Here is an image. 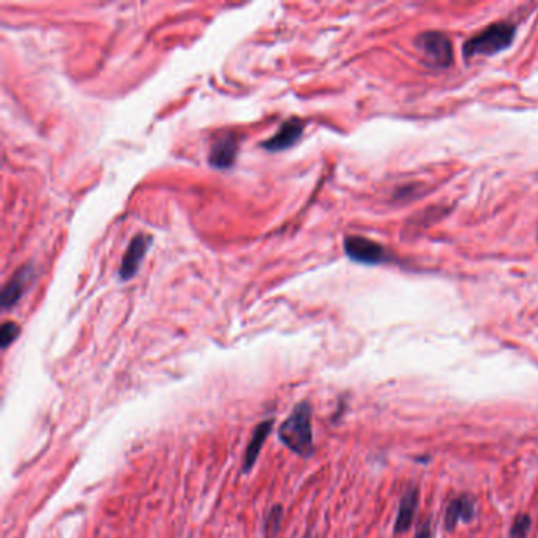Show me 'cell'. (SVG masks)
<instances>
[{"label": "cell", "mask_w": 538, "mask_h": 538, "mask_svg": "<svg viewBox=\"0 0 538 538\" xmlns=\"http://www.w3.org/2000/svg\"><path fill=\"white\" fill-rule=\"evenodd\" d=\"M417 46L429 64L445 68L453 62V46L450 38L440 32H424L417 38Z\"/></svg>", "instance_id": "3"}, {"label": "cell", "mask_w": 538, "mask_h": 538, "mask_svg": "<svg viewBox=\"0 0 538 538\" xmlns=\"http://www.w3.org/2000/svg\"><path fill=\"white\" fill-rule=\"evenodd\" d=\"M530 518L528 514H518L514 518L512 528H510L508 538H528V534L530 530Z\"/></svg>", "instance_id": "13"}, {"label": "cell", "mask_w": 538, "mask_h": 538, "mask_svg": "<svg viewBox=\"0 0 538 538\" xmlns=\"http://www.w3.org/2000/svg\"><path fill=\"white\" fill-rule=\"evenodd\" d=\"M237 149H239V141L234 134H226L223 138L217 139L210 149V156L208 161L213 168L226 169L231 168L232 163L235 161Z\"/></svg>", "instance_id": "8"}, {"label": "cell", "mask_w": 538, "mask_h": 538, "mask_svg": "<svg viewBox=\"0 0 538 538\" xmlns=\"http://www.w3.org/2000/svg\"><path fill=\"white\" fill-rule=\"evenodd\" d=\"M283 519H285V507L281 503H275L264 519V538H276L281 529Z\"/></svg>", "instance_id": "12"}, {"label": "cell", "mask_w": 538, "mask_h": 538, "mask_svg": "<svg viewBox=\"0 0 538 538\" xmlns=\"http://www.w3.org/2000/svg\"><path fill=\"white\" fill-rule=\"evenodd\" d=\"M303 133V122L298 118H289L280 127L271 138L264 143V149L269 152H281L286 150L289 147H292L300 139V136Z\"/></svg>", "instance_id": "7"}, {"label": "cell", "mask_w": 538, "mask_h": 538, "mask_svg": "<svg viewBox=\"0 0 538 538\" xmlns=\"http://www.w3.org/2000/svg\"><path fill=\"white\" fill-rule=\"evenodd\" d=\"M475 512H477V508H475V501L471 496L464 494L453 499L445 512L447 530L455 529L458 521H466V523L472 521L475 518Z\"/></svg>", "instance_id": "9"}, {"label": "cell", "mask_w": 538, "mask_h": 538, "mask_svg": "<svg viewBox=\"0 0 538 538\" xmlns=\"http://www.w3.org/2000/svg\"><path fill=\"white\" fill-rule=\"evenodd\" d=\"M274 418H269V420H262L251 434L250 442L246 445L245 455H243V461H242V472L248 474L251 469L256 466V461L260 455V450H262V445L265 440H267L269 434L274 429Z\"/></svg>", "instance_id": "6"}, {"label": "cell", "mask_w": 538, "mask_h": 538, "mask_svg": "<svg viewBox=\"0 0 538 538\" xmlns=\"http://www.w3.org/2000/svg\"><path fill=\"white\" fill-rule=\"evenodd\" d=\"M344 251L355 262L375 265L381 264L387 258L384 246L370 239L359 235H349L344 240Z\"/></svg>", "instance_id": "4"}, {"label": "cell", "mask_w": 538, "mask_h": 538, "mask_svg": "<svg viewBox=\"0 0 538 538\" xmlns=\"http://www.w3.org/2000/svg\"><path fill=\"white\" fill-rule=\"evenodd\" d=\"M513 37L514 26L508 22H494L464 43V55L475 57V55H492L501 53L512 44Z\"/></svg>", "instance_id": "2"}, {"label": "cell", "mask_w": 538, "mask_h": 538, "mask_svg": "<svg viewBox=\"0 0 538 538\" xmlns=\"http://www.w3.org/2000/svg\"><path fill=\"white\" fill-rule=\"evenodd\" d=\"M150 237L145 234H138L129 243L125 254H123L122 264H120V278L122 280H129L132 276L138 271L141 260L144 259L147 250L150 246Z\"/></svg>", "instance_id": "5"}, {"label": "cell", "mask_w": 538, "mask_h": 538, "mask_svg": "<svg viewBox=\"0 0 538 538\" xmlns=\"http://www.w3.org/2000/svg\"><path fill=\"white\" fill-rule=\"evenodd\" d=\"M417 503H418V492L415 488H411L400 502L398 517H396V523H395V534H404V532L411 528L413 514H415V510H417Z\"/></svg>", "instance_id": "11"}, {"label": "cell", "mask_w": 538, "mask_h": 538, "mask_svg": "<svg viewBox=\"0 0 538 538\" xmlns=\"http://www.w3.org/2000/svg\"><path fill=\"white\" fill-rule=\"evenodd\" d=\"M278 439L298 456L308 458L313 455V406L308 401H300L292 409L291 415L280 424Z\"/></svg>", "instance_id": "1"}, {"label": "cell", "mask_w": 538, "mask_h": 538, "mask_svg": "<svg viewBox=\"0 0 538 538\" xmlns=\"http://www.w3.org/2000/svg\"><path fill=\"white\" fill-rule=\"evenodd\" d=\"M21 333V327L16 324L13 321L5 322L2 325V330H0V346L3 349H7L11 343L16 341V338L19 337Z\"/></svg>", "instance_id": "14"}, {"label": "cell", "mask_w": 538, "mask_h": 538, "mask_svg": "<svg viewBox=\"0 0 538 538\" xmlns=\"http://www.w3.org/2000/svg\"><path fill=\"white\" fill-rule=\"evenodd\" d=\"M307 538H311V537H307Z\"/></svg>", "instance_id": "16"}, {"label": "cell", "mask_w": 538, "mask_h": 538, "mask_svg": "<svg viewBox=\"0 0 538 538\" xmlns=\"http://www.w3.org/2000/svg\"><path fill=\"white\" fill-rule=\"evenodd\" d=\"M415 538H431V528H429L428 521H424V523L418 526Z\"/></svg>", "instance_id": "15"}, {"label": "cell", "mask_w": 538, "mask_h": 538, "mask_svg": "<svg viewBox=\"0 0 538 538\" xmlns=\"http://www.w3.org/2000/svg\"><path fill=\"white\" fill-rule=\"evenodd\" d=\"M30 276H32L30 267H22L19 271H16L15 276H11L10 281L7 283V286L3 287V292H2V307L3 308H11L16 302H18L22 294H24L26 285H27V281L30 280Z\"/></svg>", "instance_id": "10"}]
</instances>
